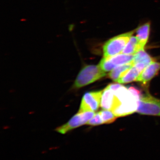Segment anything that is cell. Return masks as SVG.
Listing matches in <instances>:
<instances>
[{"mask_svg": "<svg viewBox=\"0 0 160 160\" xmlns=\"http://www.w3.org/2000/svg\"><path fill=\"white\" fill-rule=\"evenodd\" d=\"M99 112L104 124H110L113 122L118 118L111 110L104 109Z\"/></svg>", "mask_w": 160, "mask_h": 160, "instance_id": "15", "label": "cell"}, {"mask_svg": "<svg viewBox=\"0 0 160 160\" xmlns=\"http://www.w3.org/2000/svg\"><path fill=\"white\" fill-rule=\"evenodd\" d=\"M144 49L140 45L136 37L132 36L122 53L128 55L135 54L138 51Z\"/></svg>", "mask_w": 160, "mask_h": 160, "instance_id": "11", "label": "cell"}, {"mask_svg": "<svg viewBox=\"0 0 160 160\" xmlns=\"http://www.w3.org/2000/svg\"><path fill=\"white\" fill-rule=\"evenodd\" d=\"M134 55L119 54L112 57L108 58L110 63L116 68L118 66L131 62L134 59Z\"/></svg>", "mask_w": 160, "mask_h": 160, "instance_id": "12", "label": "cell"}, {"mask_svg": "<svg viewBox=\"0 0 160 160\" xmlns=\"http://www.w3.org/2000/svg\"><path fill=\"white\" fill-rule=\"evenodd\" d=\"M146 66V65L142 63L134 64L130 69L121 74L117 82L119 83H128L136 81Z\"/></svg>", "mask_w": 160, "mask_h": 160, "instance_id": "7", "label": "cell"}, {"mask_svg": "<svg viewBox=\"0 0 160 160\" xmlns=\"http://www.w3.org/2000/svg\"><path fill=\"white\" fill-rule=\"evenodd\" d=\"M106 73L99 66L88 65L83 67L75 81L73 87L80 89L88 86L106 76Z\"/></svg>", "mask_w": 160, "mask_h": 160, "instance_id": "1", "label": "cell"}, {"mask_svg": "<svg viewBox=\"0 0 160 160\" xmlns=\"http://www.w3.org/2000/svg\"><path fill=\"white\" fill-rule=\"evenodd\" d=\"M134 63L132 61L131 62L118 66L113 70H112L111 72L109 73V77L115 82H117L118 80L119 79L121 74L124 72L127 71L128 69H130L131 67L134 66Z\"/></svg>", "mask_w": 160, "mask_h": 160, "instance_id": "14", "label": "cell"}, {"mask_svg": "<svg viewBox=\"0 0 160 160\" xmlns=\"http://www.w3.org/2000/svg\"><path fill=\"white\" fill-rule=\"evenodd\" d=\"M134 32H129L117 36L106 42L103 47L104 58L112 57L122 52Z\"/></svg>", "mask_w": 160, "mask_h": 160, "instance_id": "2", "label": "cell"}, {"mask_svg": "<svg viewBox=\"0 0 160 160\" xmlns=\"http://www.w3.org/2000/svg\"><path fill=\"white\" fill-rule=\"evenodd\" d=\"M160 70V63L155 62V61L152 62L146 66L139 76L136 81L143 84H146L156 76Z\"/></svg>", "mask_w": 160, "mask_h": 160, "instance_id": "8", "label": "cell"}, {"mask_svg": "<svg viewBox=\"0 0 160 160\" xmlns=\"http://www.w3.org/2000/svg\"><path fill=\"white\" fill-rule=\"evenodd\" d=\"M136 112L141 114L160 116V100L150 95L142 96Z\"/></svg>", "mask_w": 160, "mask_h": 160, "instance_id": "4", "label": "cell"}, {"mask_svg": "<svg viewBox=\"0 0 160 160\" xmlns=\"http://www.w3.org/2000/svg\"><path fill=\"white\" fill-rule=\"evenodd\" d=\"M94 112H78L73 116L66 124L57 128L56 130L61 134H66V132L78 128L87 123L94 117Z\"/></svg>", "mask_w": 160, "mask_h": 160, "instance_id": "3", "label": "cell"}, {"mask_svg": "<svg viewBox=\"0 0 160 160\" xmlns=\"http://www.w3.org/2000/svg\"><path fill=\"white\" fill-rule=\"evenodd\" d=\"M138 101L136 97L124 100L112 112L117 117L131 114L137 110Z\"/></svg>", "mask_w": 160, "mask_h": 160, "instance_id": "6", "label": "cell"}, {"mask_svg": "<svg viewBox=\"0 0 160 160\" xmlns=\"http://www.w3.org/2000/svg\"><path fill=\"white\" fill-rule=\"evenodd\" d=\"M99 66L105 72L111 71L116 68L109 62L108 58H103L100 62Z\"/></svg>", "mask_w": 160, "mask_h": 160, "instance_id": "16", "label": "cell"}, {"mask_svg": "<svg viewBox=\"0 0 160 160\" xmlns=\"http://www.w3.org/2000/svg\"><path fill=\"white\" fill-rule=\"evenodd\" d=\"M128 89L131 92L133 95H134L137 98L138 100H139L140 98L142 96V93H141V92L140 91L139 89H137L135 87H130L128 88Z\"/></svg>", "mask_w": 160, "mask_h": 160, "instance_id": "18", "label": "cell"}, {"mask_svg": "<svg viewBox=\"0 0 160 160\" xmlns=\"http://www.w3.org/2000/svg\"><path fill=\"white\" fill-rule=\"evenodd\" d=\"M133 60L134 64L138 63H142L148 66L152 62H155L154 59L149 55L144 49H142L134 55Z\"/></svg>", "mask_w": 160, "mask_h": 160, "instance_id": "13", "label": "cell"}, {"mask_svg": "<svg viewBox=\"0 0 160 160\" xmlns=\"http://www.w3.org/2000/svg\"><path fill=\"white\" fill-rule=\"evenodd\" d=\"M150 27V23L148 22L140 26L137 29L136 37L143 48H144L149 39Z\"/></svg>", "mask_w": 160, "mask_h": 160, "instance_id": "10", "label": "cell"}, {"mask_svg": "<svg viewBox=\"0 0 160 160\" xmlns=\"http://www.w3.org/2000/svg\"><path fill=\"white\" fill-rule=\"evenodd\" d=\"M123 85H121V84H111L109 85V86H107L108 88L109 89H111L113 92H115L120 87H122Z\"/></svg>", "mask_w": 160, "mask_h": 160, "instance_id": "19", "label": "cell"}, {"mask_svg": "<svg viewBox=\"0 0 160 160\" xmlns=\"http://www.w3.org/2000/svg\"><path fill=\"white\" fill-rule=\"evenodd\" d=\"M103 123L102 119L101 117L99 112L95 113L94 117L87 123V125L89 126H96L102 125Z\"/></svg>", "mask_w": 160, "mask_h": 160, "instance_id": "17", "label": "cell"}, {"mask_svg": "<svg viewBox=\"0 0 160 160\" xmlns=\"http://www.w3.org/2000/svg\"><path fill=\"white\" fill-rule=\"evenodd\" d=\"M116 101V97L114 92L106 87L103 90L101 98V107L105 110H111L114 108Z\"/></svg>", "mask_w": 160, "mask_h": 160, "instance_id": "9", "label": "cell"}, {"mask_svg": "<svg viewBox=\"0 0 160 160\" xmlns=\"http://www.w3.org/2000/svg\"><path fill=\"white\" fill-rule=\"evenodd\" d=\"M102 92L103 90H101L85 93L82 98L78 112H95L98 110L101 106Z\"/></svg>", "mask_w": 160, "mask_h": 160, "instance_id": "5", "label": "cell"}]
</instances>
